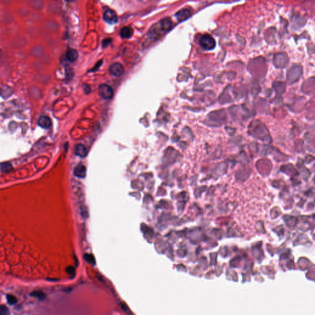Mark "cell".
<instances>
[{
	"mask_svg": "<svg viewBox=\"0 0 315 315\" xmlns=\"http://www.w3.org/2000/svg\"><path fill=\"white\" fill-rule=\"evenodd\" d=\"M103 19L106 22L112 25L117 23L118 20L116 13L111 9L105 11L103 14Z\"/></svg>",
	"mask_w": 315,
	"mask_h": 315,
	"instance_id": "cell-4",
	"label": "cell"
},
{
	"mask_svg": "<svg viewBox=\"0 0 315 315\" xmlns=\"http://www.w3.org/2000/svg\"><path fill=\"white\" fill-rule=\"evenodd\" d=\"M172 22L169 18L160 20L149 30L148 36L151 40H158L171 29Z\"/></svg>",
	"mask_w": 315,
	"mask_h": 315,
	"instance_id": "cell-1",
	"label": "cell"
},
{
	"mask_svg": "<svg viewBox=\"0 0 315 315\" xmlns=\"http://www.w3.org/2000/svg\"><path fill=\"white\" fill-rule=\"evenodd\" d=\"M38 125L44 129H48L51 126L52 121L49 117L47 116H41L38 121Z\"/></svg>",
	"mask_w": 315,
	"mask_h": 315,
	"instance_id": "cell-6",
	"label": "cell"
},
{
	"mask_svg": "<svg viewBox=\"0 0 315 315\" xmlns=\"http://www.w3.org/2000/svg\"><path fill=\"white\" fill-rule=\"evenodd\" d=\"M99 95L103 99H111L113 96L112 88L107 84H102L99 88Z\"/></svg>",
	"mask_w": 315,
	"mask_h": 315,
	"instance_id": "cell-3",
	"label": "cell"
},
{
	"mask_svg": "<svg viewBox=\"0 0 315 315\" xmlns=\"http://www.w3.org/2000/svg\"><path fill=\"white\" fill-rule=\"evenodd\" d=\"M74 174L79 178H84L86 175V168L84 165H78L74 170Z\"/></svg>",
	"mask_w": 315,
	"mask_h": 315,
	"instance_id": "cell-9",
	"label": "cell"
},
{
	"mask_svg": "<svg viewBox=\"0 0 315 315\" xmlns=\"http://www.w3.org/2000/svg\"><path fill=\"white\" fill-rule=\"evenodd\" d=\"M10 311L9 310V308L4 305H2L0 307V315H10Z\"/></svg>",
	"mask_w": 315,
	"mask_h": 315,
	"instance_id": "cell-16",
	"label": "cell"
},
{
	"mask_svg": "<svg viewBox=\"0 0 315 315\" xmlns=\"http://www.w3.org/2000/svg\"><path fill=\"white\" fill-rule=\"evenodd\" d=\"M12 169L11 164L9 163H4L1 164V170L4 173H8Z\"/></svg>",
	"mask_w": 315,
	"mask_h": 315,
	"instance_id": "cell-14",
	"label": "cell"
},
{
	"mask_svg": "<svg viewBox=\"0 0 315 315\" xmlns=\"http://www.w3.org/2000/svg\"><path fill=\"white\" fill-rule=\"evenodd\" d=\"M30 295L31 297H36L40 301H43L45 298V294L41 291H34L30 293Z\"/></svg>",
	"mask_w": 315,
	"mask_h": 315,
	"instance_id": "cell-12",
	"label": "cell"
},
{
	"mask_svg": "<svg viewBox=\"0 0 315 315\" xmlns=\"http://www.w3.org/2000/svg\"><path fill=\"white\" fill-rule=\"evenodd\" d=\"M66 272L69 275H71V276H75V268L73 266H69L68 267H67L66 269Z\"/></svg>",
	"mask_w": 315,
	"mask_h": 315,
	"instance_id": "cell-17",
	"label": "cell"
},
{
	"mask_svg": "<svg viewBox=\"0 0 315 315\" xmlns=\"http://www.w3.org/2000/svg\"><path fill=\"white\" fill-rule=\"evenodd\" d=\"M110 72L115 76L119 77L124 73V67L119 63H114L110 67Z\"/></svg>",
	"mask_w": 315,
	"mask_h": 315,
	"instance_id": "cell-5",
	"label": "cell"
},
{
	"mask_svg": "<svg viewBox=\"0 0 315 315\" xmlns=\"http://www.w3.org/2000/svg\"><path fill=\"white\" fill-rule=\"evenodd\" d=\"M66 57L69 61L73 62L78 59V53L77 51L74 49H69L67 51Z\"/></svg>",
	"mask_w": 315,
	"mask_h": 315,
	"instance_id": "cell-11",
	"label": "cell"
},
{
	"mask_svg": "<svg viewBox=\"0 0 315 315\" xmlns=\"http://www.w3.org/2000/svg\"><path fill=\"white\" fill-rule=\"evenodd\" d=\"M47 279L49 280V281L52 280V281H56V280H58V279Z\"/></svg>",
	"mask_w": 315,
	"mask_h": 315,
	"instance_id": "cell-18",
	"label": "cell"
},
{
	"mask_svg": "<svg viewBox=\"0 0 315 315\" xmlns=\"http://www.w3.org/2000/svg\"><path fill=\"white\" fill-rule=\"evenodd\" d=\"M6 300L8 304L10 305H14L18 303L17 298L11 294H8L6 295Z\"/></svg>",
	"mask_w": 315,
	"mask_h": 315,
	"instance_id": "cell-15",
	"label": "cell"
},
{
	"mask_svg": "<svg viewBox=\"0 0 315 315\" xmlns=\"http://www.w3.org/2000/svg\"><path fill=\"white\" fill-rule=\"evenodd\" d=\"M191 12L187 9H181L176 14V18L179 21H183L190 16Z\"/></svg>",
	"mask_w": 315,
	"mask_h": 315,
	"instance_id": "cell-7",
	"label": "cell"
},
{
	"mask_svg": "<svg viewBox=\"0 0 315 315\" xmlns=\"http://www.w3.org/2000/svg\"><path fill=\"white\" fill-rule=\"evenodd\" d=\"M133 34V30L129 27H124L120 31V35L122 38H129Z\"/></svg>",
	"mask_w": 315,
	"mask_h": 315,
	"instance_id": "cell-10",
	"label": "cell"
},
{
	"mask_svg": "<svg viewBox=\"0 0 315 315\" xmlns=\"http://www.w3.org/2000/svg\"><path fill=\"white\" fill-rule=\"evenodd\" d=\"M199 44L204 49L211 50L215 48V41L211 36L209 35H205L201 38Z\"/></svg>",
	"mask_w": 315,
	"mask_h": 315,
	"instance_id": "cell-2",
	"label": "cell"
},
{
	"mask_svg": "<svg viewBox=\"0 0 315 315\" xmlns=\"http://www.w3.org/2000/svg\"><path fill=\"white\" fill-rule=\"evenodd\" d=\"M75 153L77 156L84 158L88 154V150L84 145L82 144H77L75 147Z\"/></svg>",
	"mask_w": 315,
	"mask_h": 315,
	"instance_id": "cell-8",
	"label": "cell"
},
{
	"mask_svg": "<svg viewBox=\"0 0 315 315\" xmlns=\"http://www.w3.org/2000/svg\"><path fill=\"white\" fill-rule=\"evenodd\" d=\"M84 259L88 263H90L91 265L93 266L96 265V259L93 255L90 254H85L84 255Z\"/></svg>",
	"mask_w": 315,
	"mask_h": 315,
	"instance_id": "cell-13",
	"label": "cell"
}]
</instances>
